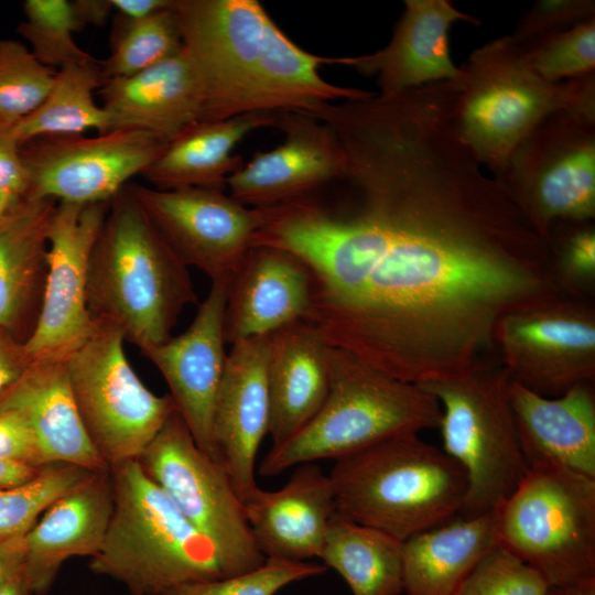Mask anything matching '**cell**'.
I'll return each mask as SVG.
<instances>
[{
    "mask_svg": "<svg viewBox=\"0 0 595 595\" xmlns=\"http://www.w3.org/2000/svg\"><path fill=\"white\" fill-rule=\"evenodd\" d=\"M327 570L323 563L266 559L253 570L181 585L163 595H275L290 584L320 576Z\"/></svg>",
    "mask_w": 595,
    "mask_h": 595,
    "instance_id": "cell-38",
    "label": "cell"
},
{
    "mask_svg": "<svg viewBox=\"0 0 595 595\" xmlns=\"http://www.w3.org/2000/svg\"><path fill=\"white\" fill-rule=\"evenodd\" d=\"M57 202L24 199L0 217V327L25 343L37 322L47 274L48 226Z\"/></svg>",
    "mask_w": 595,
    "mask_h": 595,
    "instance_id": "cell-28",
    "label": "cell"
},
{
    "mask_svg": "<svg viewBox=\"0 0 595 595\" xmlns=\"http://www.w3.org/2000/svg\"><path fill=\"white\" fill-rule=\"evenodd\" d=\"M520 44L532 69L548 82L558 83L594 73V17Z\"/></svg>",
    "mask_w": 595,
    "mask_h": 595,
    "instance_id": "cell-37",
    "label": "cell"
},
{
    "mask_svg": "<svg viewBox=\"0 0 595 595\" xmlns=\"http://www.w3.org/2000/svg\"><path fill=\"white\" fill-rule=\"evenodd\" d=\"M329 347L306 321L270 334L267 380L272 446L300 432L323 405L329 387Z\"/></svg>",
    "mask_w": 595,
    "mask_h": 595,
    "instance_id": "cell-27",
    "label": "cell"
},
{
    "mask_svg": "<svg viewBox=\"0 0 595 595\" xmlns=\"http://www.w3.org/2000/svg\"><path fill=\"white\" fill-rule=\"evenodd\" d=\"M548 588L534 569L497 544L478 562L454 595H547Z\"/></svg>",
    "mask_w": 595,
    "mask_h": 595,
    "instance_id": "cell-40",
    "label": "cell"
},
{
    "mask_svg": "<svg viewBox=\"0 0 595 595\" xmlns=\"http://www.w3.org/2000/svg\"><path fill=\"white\" fill-rule=\"evenodd\" d=\"M547 595H595V577L566 585L549 586Z\"/></svg>",
    "mask_w": 595,
    "mask_h": 595,
    "instance_id": "cell-49",
    "label": "cell"
},
{
    "mask_svg": "<svg viewBox=\"0 0 595 595\" xmlns=\"http://www.w3.org/2000/svg\"><path fill=\"white\" fill-rule=\"evenodd\" d=\"M451 82L329 105L344 192L264 208L253 246L296 256L305 318L331 346L402 381L458 376L506 314L561 294L550 245L463 140Z\"/></svg>",
    "mask_w": 595,
    "mask_h": 595,
    "instance_id": "cell-1",
    "label": "cell"
},
{
    "mask_svg": "<svg viewBox=\"0 0 595 595\" xmlns=\"http://www.w3.org/2000/svg\"><path fill=\"white\" fill-rule=\"evenodd\" d=\"M23 201L0 190V217L14 210Z\"/></svg>",
    "mask_w": 595,
    "mask_h": 595,
    "instance_id": "cell-50",
    "label": "cell"
},
{
    "mask_svg": "<svg viewBox=\"0 0 595 595\" xmlns=\"http://www.w3.org/2000/svg\"><path fill=\"white\" fill-rule=\"evenodd\" d=\"M167 144L138 129H116L96 137L44 136L21 145L28 174L26 199L93 204L110 202Z\"/></svg>",
    "mask_w": 595,
    "mask_h": 595,
    "instance_id": "cell-14",
    "label": "cell"
},
{
    "mask_svg": "<svg viewBox=\"0 0 595 595\" xmlns=\"http://www.w3.org/2000/svg\"><path fill=\"white\" fill-rule=\"evenodd\" d=\"M498 543L496 511L457 516L402 542L404 595H454Z\"/></svg>",
    "mask_w": 595,
    "mask_h": 595,
    "instance_id": "cell-30",
    "label": "cell"
},
{
    "mask_svg": "<svg viewBox=\"0 0 595 595\" xmlns=\"http://www.w3.org/2000/svg\"><path fill=\"white\" fill-rule=\"evenodd\" d=\"M41 467L0 461V488L12 487L32 479Z\"/></svg>",
    "mask_w": 595,
    "mask_h": 595,
    "instance_id": "cell-48",
    "label": "cell"
},
{
    "mask_svg": "<svg viewBox=\"0 0 595 595\" xmlns=\"http://www.w3.org/2000/svg\"><path fill=\"white\" fill-rule=\"evenodd\" d=\"M56 69L40 63L23 43L0 40V126L11 129L50 93Z\"/></svg>",
    "mask_w": 595,
    "mask_h": 595,
    "instance_id": "cell-36",
    "label": "cell"
},
{
    "mask_svg": "<svg viewBox=\"0 0 595 595\" xmlns=\"http://www.w3.org/2000/svg\"><path fill=\"white\" fill-rule=\"evenodd\" d=\"M20 149L11 129L0 126V190L26 199L29 182Z\"/></svg>",
    "mask_w": 595,
    "mask_h": 595,
    "instance_id": "cell-43",
    "label": "cell"
},
{
    "mask_svg": "<svg viewBox=\"0 0 595 595\" xmlns=\"http://www.w3.org/2000/svg\"><path fill=\"white\" fill-rule=\"evenodd\" d=\"M244 505L264 559L293 562L320 556L328 524L336 513L329 475L314 463L296 466L277 490L258 487Z\"/></svg>",
    "mask_w": 595,
    "mask_h": 595,
    "instance_id": "cell-22",
    "label": "cell"
},
{
    "mask_svg": "<svg viewBox=\"0 0 595 595\" xmlns=\"http://www.w3.org/2000/svg\"><path fill=\"white\" fill-rule=\"evenodd\" d=\"M113 510L109 468L95 470L57 498L23 537L22 585L43 594L62 565L100 549Z\"/></svg>",
    "mask_w": 595,
    "mask_h": 595,
    "instance_id": "cell-21",
    "label": "cell"
},
{
    "mask_svg": "<svg viewBox=\"0 0 595 595\" xmlns=\"http://www.w3.org/2000/svg\"><path fill=\"white\" fill-rule=\"evenodd\" d=\"M318 559L344 578L351 595L403 593L402 541L337 512Z\"/></svg>",
    "mask_w": 595,
    "mask_h": 595,
    "instance_id": "cell-31",
    "label": "cell"
},
{
    "mask_svg": "<svg viewBox=\"0 0 595 595\" xmlns=\"http://www.w3.org/2000/svg\"><path fill=\"white\" fill-rule=\"evenodd\" d=\"M457 21L478 23L448 0H405L404 11L383 48L368 55L337 57V64L376 76L381 95L457 80L462 69L452 61L448 39Z\"/></svg>",
    "mask_w": 595,
    "mask_h": 595,
    "instance_id": "cell-20",
    "label": "cell"
},
{
    "mask_svg": "<svg viewBox=\"0 0 595 595\" xmlns=\"http://www.w3.org/2000/svg\"><path fill=\"white\" fill-rule=\"evenodd\" d=\"M0 412L19 418L30 430L47 464L90 470L109 468L91 444L79 416L66 361H32L2 394Z\"/></svg>",
    "mask_w": 595,
    "mask_h": 595,
    "instance_id": "cell-26",
    "label": "cell"
},
{
    "mask_svg": "<svg viewBox=\"0 0 595 595\" xmlns=\"http://www.w3.org/2000/svg\"><path fill=\"white\" fill-rule=\"evenodd\" d=\"M509 382L505 369L486 359L458 376L420 385L440 403L443 451L466 475L459 516L496 511L528 473Z\"/></svg>",
    "mask_w": 595,
    "mask_h": 595,
    "instance_id": "cell-8",
    "label": "cell"
},
{
    "mask_svg": "<svg viewBox=\"0 0 595 595\" xmlns=\"http://www.w3.org/2000/svg\"><path fill=\"white\" fill-rule=\"evenodd\" d=\"M336 512L400 541L461 513L463 468L419 433L392 436L334 461Z\"/></svg>",
    "mask_w": 595,
    "mask_h": 595,
    "instance_id": "cell-4",
    "label": "cell"
},
{
    "mask_svg": "<svg viewBox=\"0 0 595 595\" xmlns=\"http://www.w3.org/2000/svg\"><path fill=\"white\" fill-rule=\"evenodd\" d=\"M226 296L227 283L212 282L188 327L141 353L164 378L176 412L198 447L216 461L213 419L228 354L224 333Z\"/></svg>",
    "mask_w": 595,
    "mask_h": 595,
    "instance_id": "cell-18",
    "label": "cell"
},
{
    "mask_svg": "<svg viewBox=\"0 0 595 595\" xmlns=\"http://www.w3.org/2000/svg\"><path fill=\"white\" fill-rule=\"evenodd\" d=\"M274 128L283 141L256 153L226 182L228 194L242 205L267 208L283 204L339 181L346 155L333 129L304 112H279Z\"/></svg>",
    "mask_w": 595,
    "mask_h": 595,
    "instance_id": "cell-17",
    "label": "cell"
},
{
    "mask_svg": "<svg viewBox=\"0 0 595 595\" xmlns=\"http://www.w3.org/2000/svg\"><path fill=\"white\" fill-rule=\"evenodd\" d=\"M461 69L456 80L458 130L494 177L549 116L561 110L595 111L594 73L548 82L532 69L512 35L476 48Z\"/></svg>",
    "mask_w": 595,
    "mask_h": 595,
    "instance_id": "cell-7",
    "label": "cell"
},
{
    "mask_svg": "<svg viewBox=\"0 0 595 595\" xmlns=\"http://www.w3.org/2000/svg\"><path fill=\"white\" fill-rule=\"evenodd\" d=\"M88 309L142 353L172 337L183 311L197 305L188 268L153 226L128 184L109 202L91 251Z\"/></svg>",
    "mask_w": 595,
    "mask_h": 595,
    "instance_id": "cell-3",
    "label": "cell"
},
{
    "mask_svg": "<svg viewBox=\"0 0 595 595\" xmlns=\"http://www.w3.org/2000/svg\"><path fill=\"white\" fill-rule=\"evenodd\" d=\"M585 223H564L551 235L553 277L561 294L591 299L595 288V230Z\"/></svg>",
    "mask_w": 595,
    "mask_h": 595,
    "instance_id": "cell-39",
    "label": "cell"
},
{
    "mask_svg": "<svg viewBox=\"0 0 595 595\" xmlns=\"http://www.w3.org/2000/svg\"><path fill=\"white\" fill-rule=\"evenodd\" d=\"M138 462L185 519L215 547L227 576L264 562L231 479L219 462L198 447L176 411Z\"/></svg>",
    "mask_w": 595,
    "mask_h": 595,
    "instance_id": "cell-12",
    "label": "cell"
},
{
    "mask_svg": "<svg viewBox=\"0 0 595 595\" xmlns=\"http://www.w3.org/2000/svg\"><path fill=\"white\" fill-rule=\"evenodd\" d=\"M494 350L509 379L558 397L595 379V307L591 299L558 294L517 309L495 326Z\"/></svg>",
    "mask_w": 595,
    "mask_h": 595,
    "instance_id": "cell-13",
    "label": "cell"
},
{
    "mask_svg": "<svg viewBox=\"0 0 595 595\" xmlns=\"http://www.w3.org/2000/svg\"><path fill=\"white\" fill-rule=\"evenodd\" d=\"M108 208L109 202L57 203L52 213L42 306L23 343L32 361H66L93 329L87 302L89 262Z\"/></svg>",
    "mask_w": 595,
    "mask_h": 595,
    "instance_id": "cell-16",
    "label": "cell"
},
{
    "mask_svg": "<svg viewBox=\"0 0 595 595\" xmlns=\"http://www.w3.org/2000/svg\"><path fill=\"white\" fill-rule=\"evenodd\" d=\"M99 61L69 64L56 69L43 102L11 128L20 147L39 137L84 134L90 129L110 131L108 112L95 100L101 86Z\"/></svg>",
    "mask_w": 595,
    "mask_h": 595,
    "instance_id": "cell-32",
    "label": "cell"
},
{
    "mask_svg": "<svg viewBox=\"0 0 595 595\" xmlns=\"http://www.w3.org/2000/svg\"><path fill=\"white\" fill-rule=\"evenodd\" d=\"M93 472L76 465L52 463L42 466L25 483L0 488V540L23 538L57 498Z\"/></svg>",
    "mask_w": 595,
    "mask_h": 595,
    "instance_id": "cell-34",
    "label": "cell"
},
{
    "mask_svg": "<svg viewBox=\"0 0 595 595\" xmlns=\"http://www.w3.org/2000/svg\"><path fill=\"white\" fill-rule=\"evenodd\" d=\"M329 387L315 416L294 436L271 446L260 475L278 476L321 459H339L392 436L437 429L441 407L420 385L402 381L350 353L329 347Z\"/></svg>",
    "mask_w": 595,
    "mask_h": 595,
    "instance_id": "cell-6",
    "label": "cell"
},
{
    "mask_svg": "<svg viewBox=\"0 0 595 595\" xmlns=\"http://www.w3.org/2000/svg\"><path fill=\"white\" fill-rule=\"evenodd\" d=\"M121 331L102 320L66 360L72 393L86 433L108 467L138 461L171 414L132 369Z\"/></svg>",
    "mask_w": 595,
    "mask_h": 595,
    "instance_id": "cell-10",
    "label": "cell"
},
{
    "mask_svg": "<svg viewBox=\"0 0 595 595\" xmlns=\"http://www.w3.org/2000/svg\"><path fill=\"white\" fill-rule=\"evenodd\" d=\"M269 336L230 345L214 409L216 457L242 501L259 487L256 459L269 430Z\"/></svg>",
    "mask_w": 595,
    "mask_h": 595,
    "instance_id": "cell-19",
    "label": "cell"
},
{
    "mask_svg": "<svg viewBox=\"0 0 595 595\" xmlns=\"http://www.w3.org/2000/svg\"><path fill=\"white\" fill-rule=\"evenodd\" d=\"M128 187L178 259L212 282L229 283L241 266L263 220L225 191L156 190L134 182Z\"/></svg>",
    "mask_w": 595,
    "mask_h": 595,
    "instance_id": "cell-15",
    "label": "cell"
},
{
    "mask_svg": "<svg viewBox=\"0 0 595 595\" xmlns=\"http://www.w3.org/2000/svg\"><path fill=\"white\" fill-rule=\"evenodd\" d=\"M97 93L110 130H143L169 143L201 122V87L183 48L138 74L104 80Z\"/></svg>",
    "mask_w": 595,
    "mask_h": 595,
    "instance_id": "cell-24",
    "label": "cell"
},
{
    "mask_svg": "<svg viewBox=\"0 0 595 595\" xmlns=\"http://www.w3.org/2000/svg\"><path fill=\"white\" fill-rule=\"evenodd\" d=\"M0 461L41 467L47 464L26 425L11 413L0 412Z\"/></svg>",
    "mask_w": 595,
    "mask_h": 595,
    "instance_id": "cell-42",
    "label": "cell"
},
{
    "mask_svg": "<svg viewBox=\"0 0 595 595\" xmlns=\"http://www.w3.org/2000/svg\"><path fill=\"white\" fill-rule=\"evenodd\" d=\"M278 113L255 112L198 122L170 141L141 176L156 190L225 191L227 178L244 163L234 154L237 144L255 130L274 128Z\"/></svg>",
    "mask_w": 595,
    "mask_h": 595,
    "instance_id": "cell-29",
    "label": "cell"
},
{
    "mask_svg": "<svg viewBox=\"0 0 595 595\" xmlns=\"http://www.w3.org/2000/svg\"><path fill=\"white\" fill-rule=\"evenodd\" d=\"M550 245L560 223L595 217V111L561 110L545 118L495 177Z\"/></svg>",
    "mask_w": 595,
    "mask_h": 595,
    "instance_id": "cell-11",
    "label": "cell"
},
{
    "mask_svg": "<svg viewBox=\"0 0 595 595\" xmlns=\"http://www.w3.org/2000/svg\"><path fill=\"white\" fill-rule=\"evenodd\" d=\"M181 48L173 3L165 10L139 20L118 14L110 53L106 60L99 61L102 82L138 74L175 55Z\"/></svg>",
    "mask_w": 595,
    "mask_h": 595,
    "instance_id": "cell-33",
    "label": "cell"
},
{
    "mask_svg": "<svg viewBox=\"0 0 595 595\" xmlns=\"http://www.w3.org/2000/svg\"><path fill=\"white\" fill-rule=\"evenodd\" d=\"M172 3L173 0H111L118 14L132 20L148 18L170 8Z\"/></svg>",
    "mask_w": 595,
    "mask_h": 595,
    "instance_id": "cell-47",
    "label": "cell"
},
{
    "mask_svg": "<svg viewBox=\"0 0 595 595\" xmlns=\"http://www.w3.org/2000/svg\"><path fill=\"white\" fill-rule=\"evenodd\" d=\"M509 398L529 466L548 462L595 479L593 383L544 397L510 380Z\"/></svg>",
    "mask_w": 595,
    "mask_h": 595,
    "instance_id": "cell-25",
    "label": "cell"
},
{
    "mask_svg": "<svg viewBox=\"0 0 595 595\" xmlns=\"http://www.w3.org/2000/svg\"><path fill=\"white\" fill-rule=\"evenodd\" d=\"M25 20L17 32L31 45V52L43 65L58 69L69 64H82L95 57L82 50L73 34L80 32L71 1L26 0Z\"/></svg>",
    "mask_w": 595,
    "mask_h": 595,
    "instance_id": "cell-35",
    "label": "cell"
},
{
    "mask_svg": "<svg viewBox=\"0 0 595 595\" xmlns=\"http://www.w3.org/2000/svg\"><path fill=\"white\" fill-rule=\"evenodd\" d=\"M311 303V278L293 253L255 246L227 284L224 316L226 343L270 335L305 321Z\"/></svg>",
    "mask_w": 595,
    "mask_h": 595,
    "instance_id": "cell-23",
    "label": "cell"
},
{
    "mask_svg": "<svg viewBox=\"0 0 595 595\" xmlns=\"http://www.w3.org/2000/svg\"><path fill=\"white\" fill-rule=\"evenodd\" d=\"M31 364L23 343L0 327V394L20 379Z\"/></svg>",
    "mask_w": 595,
    "mask_h": 595,
    "instance_id": "cell-44",
    "label": "cell"
},
{
    "mask_svg": "<svg viewBox=\"0 0 595 595\" xmlns=\"http://www.w3.org/2000/svg\"><path fill=\"white\" fill-rule=\"evenodd\" d=\"M173 10L201 87V122L255 112L311 113L372 94L325 80L321 65L337 64V57L298 46L257 0H173Z\"/></svg>",
    "mask_w": 595,
    "mask_h": 595,
    "instance_id": "cell-2",
    "label": "cell"
},
{
    "mask_svg": "<svg viewBox=\"0 0 595 595\" xmlns=\"http://www.w3.org/2000/svg\"><path fill=\"white\" fill-rule=\"evenodd\" d=\"M25 589L20 582H7L0 584V595H23Z\"/></svg>",
    "mask_w": 595,
    "mask_h": 595,
    "instance_id": "cell-51",
    "label": "cell"
},
{
    "mask_svg": "<svg viewBox=\"0 0 595 595\" xmlns=\"http://www.w3.org/2000/svg\"><path fill=\"white\" fill-rule=\"evenodd\" d=\"M113 510L94 573L132 595H163L181 585L226 577L215 547L145 475L138 461L109 467Z\"/></svg>",
    "mask_w": 595,
    "mask_h": 595,
    "instance_id": "cell-5",
    "label": "cell"
},
{
    "mask_svg": "<svg viewBox=\"0 0 595 595\" xmlns=\"http://www.w3.org/2000/svg\"><path fill=\"white\" fill-rule=\"evenodd\" d=\"M592 17L594 4L591 1H542L531 9L512 36L523 43L567 29Z\"/></svg>",
    "mask_w": 595,
    "mask_h": 595,
    "instance_id": "cell-41",
    "label": "cell"
},
{
    "mask_svg": "<svg viewBox=\"0 0 595 595\" xmlns=\"http://www.w3.org/2000/svg\"><path fill=\"white\" fill-rule=\"evenodd\" d=\"M71 3L82 30L87 25H104L115 10L111 0H75Z\"/></svg>",
    "mask_w": 595,
    "mask_h": 595,
    "instance_id": "cell-46",
    "label": "cell"
},
{
    "mask_svg": "<svg viewBox=\"0 0 595 595\" xmlns=\"http://www.w3.org/2000/svg\"><path fill=\"white\" fill-rule=\"evenodd\" d=\"M23 570V538L0 540V584L20 582Z\"/></svg>",
    "mask_w": 595,
    "mask_h": 595,
    "instance_id": "cell-45",
    "label": "cell"
},
{
    "mask_svg": "<svg viewBox=\"0 0 595 595\" xmlns=\"http://www.w3.org/2000/svg\"><path fill=\"white\" fill-rule=\"evenodd\" d=\"M498 543L549 586L595 577V479L559 465L529 466L496 510Z\"/></svg>",
    "mask_w": 595,
    "mask_h": 595,
    "instance_id": "cell-9",
    "label": "cell"
}]
</instances>
